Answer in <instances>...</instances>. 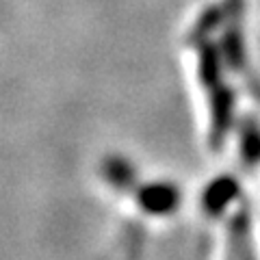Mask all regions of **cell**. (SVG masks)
Returning <instances> with one entry per match:
<instances>
[{
    "label": "cell",
    "instance_id": "6da1fadb",
    "mask_svg": "<svg viewBox=\"0 0 260 260\" xmlns=\"http://www.w3.org/2000/svg\"><path fill=\"white\" fill-rule=\"evenodd\" d=\"M180 193L169 182H150L137 189V204L148 215H167L176 210Z\"/></svg>",
    "mask_w": 260,
    "mask_h": 260
},
{
    "label": "cell",
    "instance_id": "7a4b0ae2",
    "mask_svg": "<svg viewBox=\"0 0 260 260\" xmlns=\"http://www.w3.org/2000/svg\"><path fill=\"white\" fill-rule=\"evenodd\" d=\"M234 191H237V186H234L232 180H228V178L215 180L204 193V208L213 215L221 213V208L234 198Z\"/></svg>",
    "mask_w": 260,
    "mask_h": 260
},
{
    "label": "cell",
    "instance_id": "3957f363",
    "mask_svg": "<svg viewBox=\"0 0 260 260\" xmlns=\"http://www.w3.org/2000/svg\"><path fill=\"white\" fill-rule=\"evenodd\" d=\"M225 20V9L223 5H210L206 7L202 15L195 22V26L191 28V35H189V42H200V39H204L210 30L217 28V24Z\"/></svg>",
    "mask_w": 260,
    "mask_h": 260
},
{
    "label": "cell",
    "instance_id": "277c9868",
    "mask_svg": "<svg viewBox=\"0 0 260 260\" xmlns=\"http://www.w3.org/2000/svg\"><path fill=\"white\" fill-rule=\"evenodd\" d=\"M200 76L206 85L213 87L219 80V50L213 44H204L200 52Z\"/></svg>",
    "mask_w": 260,
    "mask_h": 260
},
{
    "label": "cell",
    "instance_id": "5b68a950",
    "mask_svg": "<svg viewBox=\"0 0 260 260\" xmlns=\"http://www.w3.org/2000/svg\"><path fill=\"white\" fill-rule=\"evenodd\" d=\"M104 174H107V178L113 184L121 186V189H126L133 182V167L124 158H109L104 162Z\"/></svg>",
    "mask_w": 260,
    "mask_h": 260
}]
</instances>
